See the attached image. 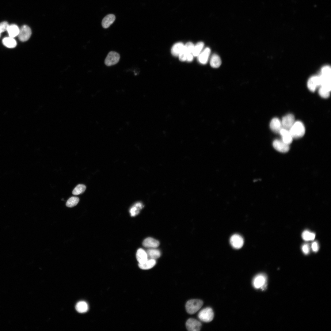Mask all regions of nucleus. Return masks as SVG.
<instances>
[{
	"mask_svg": "<svg viewBox=\"0 0 331 331\" xmlns=\"http://www.w3.org/2000/svg\"><path fill=\"white\" fill-rule=\"evenodd\" d=\"M293 139H298L302 137L305 132V126L301 122L298 121L294 123L289 130Z\"/></svg>",
	"mask_w": 331,
	"mask_h": 331,
	"instance_id": "f257e3e1",
	"label": "nucleus"
},
{
	"mask_svg": "<svg viewBox=\"0 0 331 331\" xmlns=\"http://www.w3.org/2000/svg\"><path fill=\"white\" fill-rule=\"evenodd\" d=\"M203 304V301L200 299L189 300L187 301L185 305L186 311L190 314H194L201 308Z\"/></svg>",
	"mask_w": 331,
	"mask_h": 331,
	"instance_id": "f03ea898",
	"label": "nucleus"
},
{
	"mask_svg": "<svg viewBox=\"0 0 331 331\" xmlns=\"http://www.w3.org/2000/svg\"><path fill=\"white\" fill-rule=\"evenodd\" d=\"M198 316L199 318L202 321L209 322L213 320L214 314L212 309L210 307H207L200 310Z\"/></svg>",
	"mask_w": 331,
	"mask_h": 331,
	"instance_id": "7ed1b4c3",
	"label": "nucleus"
},
{
	"mask_svg": "<svg viewBox=\"0 0 331 331\" xmlns=\"http://www.w3.org/2000/svg\"><path fill=\"white\" fill-rule=\"evenodd\" d=\"M120 59V55L118 53L111 51L107 55L105 60V63L107 66H111L117 63Z\"/></svg>",
	"mask_w": 331,
	"mask_h": 331,
	"instance_id": "20e7f679",
	"label": "nucleus"
},
{
	"mask_svg": "<svg viewBox=\"0 0 331 331\" xmlns=\"http://www.w3.org/2000/svg\"><path fill=\"white\" fill-rule=\"evenodd\" d=\"M31 34L32 31L30 28L27 25H24L20 29L18 36L20 41L25 42L29 39Z\"/></svg>",
	"mask_w": 331,
	"mask_h": 331,
	"instance_id": "39448f33",
	"label": "nucleus"
},
{
	"mask_svg": "<svg viewBox=\"0 0 331 331\" xmlns=\"http://www.w3.org/2000/svg\"><path fill=\"white\" fill-rule=\"evenodd\" d=\"M321 85V80L319 75H314L310 78L307 82L309 89L311 92H314L316 88Z\"/></svg>",
	"mask_w": 331,
	"mask_h": 331,
	"instance_id": "423d86ee",
	"label": "nucleus"
},
{
	"mask_svg": "<svg viewBox=\"0 0 331 331\" xmlns=\"http://www.w3.org/2000/svg\"><path fill=\"white\" fill-rule=\"evenodd\" d=\"M201 323L198 320L192 318L188 319L186 323L187 330L189 331H199L201 328Z\"/></svg>",
	"mask_w": 331,
	"mask_h": 331,
	"instance_id": "0eeeda50",
	"label": "nucleus"
},
{
	"mask_svg": "<svg viewBox=\"0 0 331 331\" xmlns=\"http://www.w3.org/2000/svg\"><path fill=\"white\" fill-rule=\"evenodd\" d=\"M295 122V117L291 114H288L283 116L281 121L283 128L289 130Z\"/></svg>",
	"mask_w": 331,
	"mask_h": 331,
	"instance_id": "6e6552de",
	"label": "nucleus"
},
{
	"mask_svg": "<svg viewBox=\"0 0 331 331\" xmlns=\"http://www.w3.org/2000/svg\"><path fill=\"white\" fill-rule=\"evenodd\" d=\"M230 242L233 248L235 249H239L244 244V240L241 235L235 234L230 237Z\"/></svg>",
	"mask_w": 331,
	"mask_h": 331,
	"instance_id": "1a4fd4ad",
	"label": "nucleus"
},
{
	"mask_svg": "<svg viewBox=\"0 0 331 331\" xmlns=\"http://www.w3.org/2000/svg\"><path fill=\"white\" fill-rule=\"evenodd\" d=\"M272 145L276 150L282 153L287 152L289 149V145L284 143L281 139L275 140Z\"/></svg>",
	"mask_w": 331,
	"mask_h": 331,
	"instance_id": "9d476101",
	"label": "nucleus"
},
{
	"mask_svg": "<svg viewBox=\"0 0 331 331\" xmlns=\"http://www.w3.org/2000/svg\"><path fill=\"white\" fill-rule=\"evenodd\" d=\"M266 281V278L265 276L263 274H259L257 275L253 279V284L255 288H262L264 287Z\"/></svg>",
	"mask_w": 331,
	"mask_h": 331,
	"instance_id": "9b49d317",
	"label": "nucleus"
},
{
	"mask_svg": "<svg viewBox=\"0 0 331 331\" xmlns=\"http://www.w3.org/2000/svg\"><path fill=\"white\" fill-rule=\"evenodd\" d=\"M210 53L211 50L209 48L207 47L204 49L197 56L199 62L203 64H206L208 61Z\"/></svg>",
	"mask_w": 331,
	"mask_h": 331,
	"instance_id": "f8f14e48",
	"label": "nucleus"
},
{
	"mask_svg": "<svg viewBox=\"0 0 331 331\" xmlns=\"http://www.w3.org/2000/svg\"><path fill=\"white\" fill-rule=\"evenodd\" d=\"M270 127L274 133H279L280 130L283 128L281 121L277 118H273L270 122Z\"/></svg>",
	"mask_w": 331,
	"mask_h": 331,
	"instance_id": "ddd939ff",
	"label": "nucleus"
},
{
	"mask_svg": "<svg viewBox=\"0 0 331 331\" xmlns=\"http://www.w3.org/2000/svg\"><path fill=\"white\" fill-rule=\"evenodd\" d=\"M279 134L281 136V140L284 143L289 145L292 143L293 138L289 130L282 128Z\"/></svg>",
	"mask_w": 331,
	"mask_h": 331,
	"instance_id": "4468645a",
	"label": "nucleus"
},
{
	"mask_svg": "<svg viewBox=\"0 0 331 331\" xmlns=\"http://www.w3.org/2000/svg\"><path fill=\"white\" fill-rule=\"evenodd\" d=\"M143 245L149 248H156L159 245V242L153 238L149 237L145 239L143 242Z\"/></svg>",
	"mask_w": 331,
	"mask_h": 331,
	"instance_id": "2eb2a0df",
	"label": "nucleus"
},
{
	"mask_svg": "<svg viewBox=\"0 0 331 331\" xmlns=\"http://www.w3.org/2000/svg\"><path fill=\"white\" fill-rule=\"evenodd\" d=\"M136 256L139 264H140L144 263L148 259L146 251L142 248L138 249Z\"/></svg>",
	"mask_w": 331,
	"mask_h": 331,
	"instance_id": "dca6fc26",
	"label": "nucleus"
},
{
	"mask_svg": "<svg viewBox=\"0 0 331 331\" xmlns=\"http://www.w3.org/2000/svg\"><path fill=\"white\" fill-rule=\"evenodd\" d=\"M116 19L115 16L113 14H109L105 17L102 21L103 28L106 29L109 27L114 22Z\"/></svg>",
	"mask_w": 331,
	"mask_h": 331,
	"instance_id": "f3484780",
	"label": "nucleus"
},
{
	"mask_svg": "<svg viewBox=\"0 0 331 331\" xmlns=\"http://www.w3.org/2000/svg\"><path fill=\"white\" fill-rule=\"evenodd\" d=\"M210 65L214 68H218L221 64L222 61L220 57L217 54H213L210 59Z\"/></svg>",
	"mask_w": 331,
	"mask_h": 331,
	"instance_id": "a211bd4d",
	"label": "nucleus"
},
{
	"mask_svg": "<svg viewBox=\"0 0 331 331\" xmlns=\"http://www.w3.org/2000/svg\"><path fill=\"white\" fill-rule=\"evenodd\" d=\"M156 264L155 259L150 258L143 263L139 264L138 265L139 268L142 269L147 270L152 268Z\"/></svg>",
	"mask_w": 331,
	"mask_h": 331,
	"instance_id": "6ab92c4d",
	"label": "nucleus"
},
{
	"mask_svg": "<svg viewBox=\"0 0 331 331\" xmlns=\"http://www.w3.org/2000/svg\"><path fill=\"white\" fill-rule=\"evenodd\" d=\"M20 29L17 25L15 24L9 25L7 31L9 37L14 38L18 36Z\"/></svg>",
	"mask_w": 331,
	"mask_h": 331,
	"instance_id": "aec40b11",
	"label": "nucleus"
},
{
	"mask_svg": "<svg viewBox=\"0 0 331 331\" xmlns=\"http://www.w3.org/2000/svg\"><path fill=\"white\" fill-rule=\"evenodd\" d=\"M184 46L183 44L181 42H178L175 44L171 48L172 54L175 56H178L183 49Z\"/></svg>",
	"mask_w": 331,
	"mask_h": 331,
	"instance_id": "412c9836",
	"label": "nucleus"
},
{
	"mask_svg": "<svg viewBox=\"0 0 331 331\" xmlns=\"http://www.w3.org/2000/svg\"><path fill=\"white\" fill-rule=\"evenodd\" d=\"M2 42L3 44L9 48H14L17 44V42L14 38L10 37L4 38Z\"/></svg>",
	"mask_w": 331,
	"mask_h": 331,
	"instance_id": "4be33fe9",
	"label": "nucleus"
},
{
	"mask_svg": "<svg viewBox=\"0 0 331 331\" xmlns=\"http://www.w3.org/2000/svg\"><path fill=\"white\" fill-rule=\"evenodd\" d=\"M148 257L154 259L159 258L161 256V252L158 249L155 248H149L146 251Z\"/></svg>",
	"mask_w": 331,
	"mask_h": 331,
	"instance_id": "5701e85b",
	"label": "nucleus"
},
{
	"mask_svg": "<svg viewBox=\"0 0 331 331\" xmlns=\"http://www.w3.org/2000/svg\"><path fill=\"white\" fill-rule=\"evenodd\" d=\"M144 207L143 204L140 202H137L135 204L130 208V212L131 215L132 216H135L138 214L140 210Z\"/></svg>",
	"mask_w": 331,
	"mask_h": 331,
	"instance_id": "b1692460",
	"label": "nucleus"
},
{
	"mask_svg": "<svg viewBox=\"0 0 331 331\" xmlns=\"http://www.w3.org/2000/svg\"><path fill=\"white\" fill-rule=\"evenodd\" d=\"M75 308L76 310L79 313H84L88 311V306L86 302L81 301L77 303Z\"/></svg>",
	"mask_w": 331,
	"mask_h": 331,
	"instance_id": "393cba45",
	"label": "nucleus"
},
{
	"mask_svg": "<svg viewBox=\"0 0 331 331\" xmlns=\"http://www.w3.org/2000/svg\"><path fill=\"white\" fill-rule=\"evenodd\" d=\"M204 46V44L202 42L197 43L194 46L192 54L193 56H198L202 51Z\"/></svg>",
	"mask_w": 331,
	"mask_h": 331,
	"instance_id": "a878e982",
	"label": "nucleus"
},
{
	"mask_svg": "<svg viewBox=\"0 0 331 331\" xmlns=\"http://www.w3.org/2000/svg\"><path fill=\"white\" fill-rule=\"evenodd\" d=\"M302 239L305 241H309L314 240L315 237V234L309 230H305L303 231L302 234Z\"/></svg>",
	"mask_w": 331,
	"mask_h": 331,
	"instance_id": "bb28decb",
	"label": "nucleus"
},
{
	"mask_svg": "<svg viewBox=\"0 0 331 331\" xmlns=\"http://www.w3.org/2000/svg\"><path fill=\"white\" fill-rule=\"evenodd\" d=\"M86 187L83 184H78L74 189L72 193L74 195H77L83 193L85 191Z\"/></svg>",
	"mask_w": 331,
	"mask_h": 331,
	"instance_id": "cd10ccee",
	"label": "nucleus"
},
{
	"mask_svg": "<svg viewBox=\"0 0 331 331\" xmlns=\"http://www.w3.org/2000/svg\"><path fill=\"white\" fill-rule=\"evenodd\" d=\"M79 200V199L78 197H71L67 200L66 203V206L69 207H73L77 204Z\"/></svg>",
	"mask_w": 331,
	"mask_h": 331,
	"instance_id": "c85d7f7f",
	"label": "nucleus"
},
{
	"mask_svg": "<svg viewBox=\"0 0 331 331\" xmlns=\"http://www.w3.org/2000/svg\"><path fill=\"white\" fill-rule=\"evenodd\" d=\"M330 92L321 86H320L318 90L319 95L322 98H326L330 96Z\"/></svg>",
	"mask_w": 331,
	"mask_h": 331,
	"instance_id": "c756f323",
	"label": "nucleus"
},
{
	"mask_svg": "<svg viewBox=\"0 0 331 331\" xmlns=\"http://www.w3.org/2000/svg\"><path fill=\"white\" fill-rule=\"evenodd\" d=\"M194 46V44L192 43L188 42L184 45L183 49L188 54L192 53Z\"/></svg>",
	"mask_w": 331,
	"mask_h": 331,
	"instance_id": "7c9ffc66",
	"label": "nucleus"
},
{
	"mask_svg": "<svg viewBox=\"0 0 331 331\" xmlns=\"http://www.w3.org/2000/svg\"><path fill=\"white\" fill-rule=\"evenodd\" d=\"M6 21H3L0 23V33L6 31L9 26Z\"/></svg>",
	"mask_w": 331,
	"mask_h": 331,
	"instance_id": "2f4dec72",
	"label": "nucleus"
},
{
	"mask_svg": "<svg viewBox=\"0 0 331 331\" xmlns=\"http://www.w3.org/2000/svg\"><path fill=\"white\" fill-rule=\"evenodd\" d=\"M187 55L188 54L184 50L183 48L182 51L178 55L180 60L181 61H186Z\"/></svg>",
	"mask_w": 331,
	"mask_h": 331,
	"instance_id": "473e14b6",
	"label": "nucleus"
},
{
	"mask_svg": "<svg viewBox=\"0 0 331 331\" xmlns=\"http://www.w3.org/2000/svg\"><path fill=\"white\" fill-rule=\"evenodd\" d=\"M302 249L303 252L305 254H308L310 251V248L308 244H304L302 246Z\"/></svg>",
	"mask_w": 331,
	"mask_h": 331,
	"instance_id": "72a5a7b5",
	"label": "nucleus"
},
{
	"mask_svg": "<svg viewBox=\"0 0 331 331\" xmlns=\"http://www.w3.org/2000/svg\"><path fill=\"white\" fill-rule=\"evenodd\" d=\"M311 248L312 250L314 252H317L319 249V245L317 242L315 241L312 243L311 245Z\"/></svg>",
	"mask_w": 331,
	"mask_h": 331,
	"instance_id": "f704fd0d",
	"label": "nucleus"
},
{
	"mask_svg": "<svg viewBox=\"0 0 331 331\" xmlns=\"http://www.w3.org/2000/svg\"><path fill=\"white\" fill-rule=\"evenodd\" d=\"M193 55L192 53L188 54L186 57V60L188 62L192 61L193 59Z\"/></svg>",
	"mask_w": 331,
	"mask_h": 331,
	"instance_id": "c9c22d12",
	"label": "nucleus"
},
{
	"mask_svg": "<svg viewBox=\"0 0 331 331\" xmlns=\"http://www.w3.org/2000/svg\"><path fill=\"white\" fill-rule=\"evenodd\" d=\"M1 33H0V37H1Z\"/></svg>",
	"mask_w": 331,
	"mask_h": 331,
	"instance_id": "e433bc0d",
	"label": "nucleus"
}]
</instances>
